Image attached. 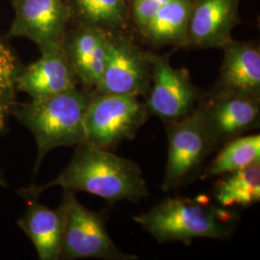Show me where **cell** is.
Listing matches in <instances>:
<instances>
[{
  "label": "cell",
  "mask_w": 260,
  "mask_h": 260,
  "mask_svg": "<svg viewBox=\"0 0 260 260\" xmlns=\"http://www.w3.org/2000/svg\"><path fill=\"white\" fill-rule=\"evenodd\" d=\"M55 186L101 197L109 205L121 201L137 203L150 196L143 171L136 162L88 143L75 147L69 165L53 180L21 188L18 193L25 200L39 198Z\"/></svg>",
  "instance_id": "obj_1"
},
{
  "label": "cell",
  "mask_w": 260,
  "mask_h": 260,
  "mask_svg": "<svg viewBox=\"0 0 260 260\" xmlns=\"http://www.w3.org/2000/svg\"><path fill=\"white\" fill-rule=\"evenodd\" d=\"M133 220L159 243L183 242L196 238L225 241L234 233L239 215L218 205L209 197H175L159 202Z\"/></svg>",
  "instance_id": "obj_2"
},
{
  "label": "cell",
  "mask_w": 260,
  "mask_h": 260,
  "mask_svg": "<svg viewBox=\"0 0 260 260\" xmlns=\"http://www.w3.org/2000/svg\"><path fill=\"white\" fill-rule=\"evenodd\" d=\"M93 93L77 87L15 106L13 114L31 131L37 143L34 173L49 151L62 147L75 148L85 142L84 116Z\"/></svg>",
  "instance_id": "obj_3"
},
{
  "label": "cell",
  "mask_w": 260,
  "mask_h": 260,
  "mask_svg": "<svg viewBox=\"0 0 260 260\" xmlns=\"http://www.w3.org/2000/svg\"><path fill=\"white\" fill-rule=\"evenodd\" d=\"M150 116L138 96L93 92L84 116V143L113 150L134 139Z\"/></svg>",
  "instance_id": "obj_4"
},
{
  "label": "cell",
  "mask_w": 260,
  "mask_h": 260,
  "mask_svg": "<svg viewBox=\"0 0 260 260\" xmlns=\"http://www.w3.org/2000/svg\"><path fill=\"white\" fill-rule=\"evenodd\" d=\"M61 204L65 207L66 223L60 259H138L136 254L121 251L114 243L104 214L86 208L75 191L64 189Z\"/></svg>",
  "instance_id": "obj_5"
},
{
  "label": "cell",
  "mask_w": 260,
  "mask_h": 260,
  "mask_svg": "<svg viewBox=\"0 0 260 260\" xmlns=\"http://www.w3.org/2000/svg\"><path fill=\"white\" fill-rule=\"evenodd\" d=\"M165 125L168 158L161 187L168 192L193 183L201 177L205 160L213 149L198 106L184 119Z\"/></svg>",
  "instance_id": "obj_6"
},
{
  "label": "cell",
  "mask_w": 260,
  "mask_h": 260,
  "mask_svg": "<svg viewBox=\"0 0 260 260\" xmlns=\"http://www.w3.org/2000/svg\"><path fill=\"white\" fill-rule=\"evenodd\" d=\"M151 75L150 51L142 49L125 30L108 32L105 65L94 93L146 99Z\"/></svg>",
  "instance_id": "obj_7"
},
{
  "label": "cell",
  "mask_w": 260,
  "mask_h": 260,
  "mask_svg": "<svg viewBox=\"0 0 260 260\" xmlns=\"http://www.w3.org/2000/svg\"><path fill=\"white\" fill-rule=\"evenodd\" d=\"M171 54L159 55L150 51L151 84L145 99L150 115L156 116L165 124L184 119L204 94L192 82L187 69L171 65Z\"/></svg>",
  "instance_id": "obj_8"
},
{
  "label": "cell",
  "mask_w": 260,
  "mask_h": 260,
  "mask_svg": "<svg viewBox=\"0 0 260 260\" xmlns=\"http://www.w3.org/2000/svg\"><path fill=\"white\" fill-rule=\"evenodd\" d=\"M206 135L214 150L229 141L259 128L260 100L204 93L198 103Z\"/></svg>",
  "instance_id": "obj_9"
},
{
  "label": "cell",
  "mask_w": 260,
  "mask_h": 260,
  "mask_svg": "<svg viewBox=\"0 0 260 260\" xmlns=\"http://www.w3.org/2000/svg\"><path fill=\"white\" fill-rule=\"evenodd\" d=\"M11 37L26 38L41 52L63 47L72 15L66 0H13Z\"/></svg>",
  "instance_id": "obj_10"
},
{
  "label": "cell",
  "mask_w": 260,
  "mask_h": 260,
  "mask_svg": "<svg viewBox=\"0 0 260 260\" xmlns=\"http://www.w3.org/2000/svg\"><path fill=\"white\" fill-rule=\"evenodd\" d=\"M241 0H192L185 48H222L240 22Z\"/></svg>",
  "instance_id": "obj_11"
},
{
  "label": "cell",
  "mask_w": 260,
  "mask_h": 260,
  "mask_svg": "<svg viewBox=\"0 0 260 260\" xmlns=\"http://www.w3.org/2000/svg\"><path fill=\"white\" fill-rule=\"evenodd\" d=\"M222 49L220 75L207 93L212 96L239 95L260 100L259 45L232 39Z\"/></svg>",
  "instance_id": "obj_12"
},
{
  "label": "cell",
  "mask_w": 260,
  "mask_h": 260,
  "mask_svg": "<svg viewBox=\"0 0 260 260\" xmlns=\"http://www.w3.org/2000/svg\"><path fill=\"white\" fill-rule=\"evenodd\" d=\"M108 32L84 24L67 30L63 48L66 57L82 86L94 92L103 75L107 55Z\"/></svg>",
  "instance_id": "obj_13"
},
{
  "label": "cell",
  "mask_w": 260,
  "mask_h": 260,
  "mask_svg": "<svg viewBox=\"0 0 260 260\" xmlns=\"http://www.w3.org/2000/svg\"><path fill=\"white\" fill-rule=\"evenodd\" d=\"M41 53L36 62L19 71L17 90L27 93L31 100H43L77 88L78 79L63 47Z\"/></svg>",
  "instance_id": "obj_14"
},
{
  "label": "cell",
  "mask_w": 260,
  "mask_h": 260,
  "mask_svg": "<svg viewBox=\"0 0 260 260\" xmlns=\"http://www.w3.org/2000/svg\"><path fill=\"white\" fill-rule=\"evenodd\" d=\"M38 199H26L27 208L18 225L33 243L39 259H60L65 233V207L61 204L52 209L40 204Z\"/></svg>",
  "instance_id": "obj_15"
},
{
  "label": "cell",
  "mask_w": 260,
  "mask_h": 260,
  "mask_svg": "<svg viewBox=\"0 0 260 260\" xmlns=\"http://www.w3.org/2000/svg\"><path fill=\"white\" fill-rule=\"evenodd\" d=\"M192 0H170L140 35L155 47L173 46L185 48Z\"/></svg>",
  "instance_id": "obj_16"
},
{
  "label": "cell",
  "mask_w": 260,
  "mask_h": 260,
  "mask_svg": "<svg viewBox=\"0 0 260 260\" xmlns=\"http://www.w3.org/2000/svg\"><path fill=\"white\" fill-rule=\"evenodd\" d=\"M214 201L225 208L251 207L260 202V161L221 176L213 187Z\"/></svg>",
  "instance_id": "obj_17"
},
{
  "label": "cell",
  "mask_w": 260,
  "mask_h": 260,
  "mask_svg": "<svg viewBox=\"0 0 260 260\" xmlns=\"http://www.w3.org/2000/svg\"><path fill=\"white\" fill-rule=\"evenodd\" d=\"M76 24L106 32L125 30L130 19L129 0H66Z\"/></svg>",
  "instance_id": "obj_18"
},
{
  "label": "cell",
  "mask_w": 260,
  "mask_h": 260,
  "mask_svg": "<svg viewBox=\"0 0 260 260\" xmlns=\"http://www.w3.org/2000/svg\"><path fill=\"white\" fill-rule=\"evenodd\" d=\"M260 161V135L239 136L223 144L201 177H221Z\"/></svg>",
  "instance_id": "obj_19"
},
{
  "label": "cell",
  "mask_w": 260,
  "mask_h": 260,
  "mask_svg": "<svg viewBox=\"0 0 260 260\" xmlns=\"http://www.w3.org/2000/svg\"><path fill=\"white\" fill-rule=\"evenodd\" d=\"M19 74L17 59L0 41V134L5 129L10 114L16 106V78Z\"/></svg>",
  "instance_id": "obj_20"
},
{
  "label": "cell",
  "mask_w": 260,
  "mask_h": 260,
  "mask_svg": "<svg viewBox=\"0 0 260 260\" xmlns=\"http://www.w3.org/2000/svg\"><path fill=\"white\" fill-rule=\"evenodd\" d=\"M170 0H129L130 19L138 32H142L149 21Z\"/></svg>",
  "instance_id": "obj_21"
},
{
  "label": "cell",
  "mask_w": 260,
  "mask_h": 260,
  "mask_svg": "<svg viewBox=\"0 0 260 260\" xmlns=\"http://www.w3.org/2000/svg\"><path fill=\"white\" fill-rule=\"evenodd\" d=\"M8 183L5 179V177H3V174L0 173V187H7Z\"/></svg>",
  "instance_id": "obj_22"
}]
</instances>
